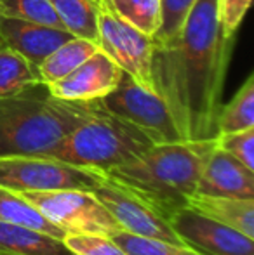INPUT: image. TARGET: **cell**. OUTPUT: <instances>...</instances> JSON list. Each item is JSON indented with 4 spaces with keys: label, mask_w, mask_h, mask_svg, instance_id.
<instances>
[{
    "label": "cell",
    "mask_w": 254,
    "mask_h": 255,
    "mask_svg": "<svg viewBox=\"0 0 254 255\" xmlns=\"http://www.w3.org/2000/svg\"><path fill=\"white\" fill-rule=\"evenodd\" d=\"M73 38L66 30L0 16V44L14 49L38 68L52 51Z\"/></svg>",
    "instance_id": "cell-13"
},
{
    "label": "cell",
    "mask_w": 254,
    "mask_h": 255,
    "mask_svg": "<svg viewBox=\"0 0 254 255\" xmlns=\"http://www.w3.org/2000/svg\"><path fill=\"white\" fill-rule=\"evenodd\" d=\"M254 127V73H249L244 84L218 113V134L239 132Z\"/></svg>",
    "instance_id": "cell-20"
},
{
    "label": "cell",
    "mask_w": 254,
    "mask_h": 255,
    "mask_svg": "<svg viewBox=\"0 0 254 255\" xmlns=\"http://www.w3.org/2000/svg\"><path fill=\"white\" fill-rule=\"evenodd\" d=\"M197 193L254 200V170L214 144L197 182Z\"/></svg>",
    "instance_id": "cell-12"
},
{
    "label": "cell",
    "mask_w": 254,
    "mask_h": 255,
    "mask_svg": "<svg viewBox=\"0 0 254 255\" xmlns=\"http://www.w3.org/2000/svg\"><path fill=\"white\" fill-rule=\"evenodd\" d=\"M173 229L185 245L206 255H254V240L190 207L176 210L169 217Z\"/></svg>",
    "instance_id": "cell-10"
},
{
    "label": "cell",
    "mask_w": 254,
    "mask_h": 255,
    "mask_svg": "<svg viewBox=\"0 0 254 255\" xmlns=\"http://www.w3.org/2000/svg\"><path fill=\"white\" fill-rule=\"evenodd\" d=\"M187 207L254 240V200L195 193Z\"/></svg>",
    "instance_id": "cell-14"
},
{
    "label": "cell",
    "mask_w": 254,
    "mask_h": 255,
    "mask_svg": "<svg viewBox=\"0 0 254 255\" xmlns=\"http://www.w3.org/2000/svg\"><path fill=\"white\" fill-rule=\"evenodd\" d=\"M216 146L254 170V127L216 135Z\"/></svg>",
    "instance_id": "cell-26"
},
{
    "label": "cell",
    "mask_w": 254,
    "mask_h": 255,
    "mask_svg": "<svg viewBox=\"0 0 254 255\" xmlns=\"http://www.w3.org/2000/svg\"><path fill=\"white\" fill-rule=\"evenodd\" d=\"M98 45L136 84L155 92L152 82L155 42L117 16L108 0H98Z\"/></svg>",
    "instance_id": "cell-7"
},
{
    "label": "cell",
    "mask_w": 254,
    "mask_h": 255,
    "mask_svg": "<svg viewBox=\"0 0 254 255\" xmlns=\"http://www.w3.org/2000/svg\"><path fill=\"white\" fill-rule=\"evenodd\" d=\"M63 242L73 255H127L112 236L66 235Z\"/></svg>",
    "instance_id": "cell-25"
},
{
    "label": "cell",
    "mask_w": 254,
    "mask_h": 255,
    "mask_svg": "<svg viewBox=\"0 0 254 255\" xmlns=\"http://www.w3.org/2000/svg\"><path fill=\"white\" fill-rule=\"evenodd\" d=\"M37 85H42L38 68L17 51L0 44V99Z\"/></svg>",
    "instance_id": "cell-17"
},
{
    "label": "cell",
    "mask_w": 254,
    "mask_h": 255,
    "mask_svg": "<svg viewBox=\"0 0 254 255\" xmlns=\"http://www.w3.org/2000/svg\"><path fill=\"white\" fill-rule=\"evenodd\" d=\"M99 101L106 111L145 130L155 142L183 141L164 99L138 85L126 73L117 87Z\"/></svg>",
    "instance_id": "cell-8"
},
{
    "label": "cell",
    "mask_w": 254,
    "mask_h": 255,
    "mask_svg": "<svg viewBox=\"0 0 254 255\" xmlns=\"http://www.w3.org/2000/svg\"><path fill=\"white\" fill-rule=\"evenodd\" d=\"M98 174L42 154L0 156V186L12 191L84 189L91 191Z\"/></svg>",
    "instance_id": "cell-6"
},
{
    "label": "cell",
    "mask_w": 254,
    "mask_h": 255,
    "mask_svg": "<svg viewBox=\"0 0 254 255\" xmlns=\"http://www.w3.org/2000/svg\"><path fill=\"white\" fill-rule=\"evenodd\" d=\"M112 238L126 250L127 255H206L188 245L166 242V240L143 238L126 231L117 233Z\"/></svg>",
    "instance_id": "cell-23"
},
{
    "label": "cell",
    "mask_w": 254,
    "mask_h": 255,
    "mask_svg": "<svg viewBox=\"0 0 254 255\" xmlns=\"http://www.w3.org/2000/svg\"><path fill=\"white\" fill-rule=\"evenodd\" d=\"M110 7L126 23L134 26L146 37L155 38L162 24L160 0H108Z\"/></svg>",
    "instance_id": "cell-21"
},
{
    "label": "cell",
    "mask_w": 254,
    "mask_h": 255,
    "mask_svg": "<svg viewBox=\"0 0 254 255\" xmlns=\"http://www.w3.org/2000/svg\"><path fill=\"white\" fill-rule=\"evenodd\" d=\"M124 71L101 49L71 73L51 85H45L49 94L63 101H99L108 96L122 78Z\"/></svg>",
    "instance_id": "cell-11"
},
{
    "label": "cell",
    "mask_w": 254,
    "mask_h": 255,
    "mask_svg": "<svg viewBox=\"0 0 254 255\" xmlns=\"http://www.w3.org/2000/svg\"><path fill=\"white\" fill-rule=\"evenodd\" d=\"M98 49L99 45L92 40H87V38H70L38 64L40 84L51 85L54 82L61 80L63 77L71 73L77 66H80L85 59H89Z\"/></svg>",
    "instance_id": "cell-16"
},
{
    "label": "cell",
    "mask_w": 254,
    "mask_h": 255,
    "mask_svg": "<svg viewBox=\"0 0 254 255\" xmlns=\"http://www.w3.org/2000/svg\"><path fill=\"white\" fill-rule=\"evenodd\" d=\"M91 193L119 222L122 231L143 236V238L166 240V242L185 245L166 215L157 212L155 208H152L136 195L129 193L127 189L113 184L101 174H98V182L91 189Z\"/></svg>",
    "instance_id": "cell-9"
},
{
    "label": "cell",
    "mask_w": 254,
    "mask_h": 255,
    "mask_svg": "<svg viewBox=\"0 0 254 255\" xmlns=\"http://www.w3.org/2000/svg\"><path fill=\"white\" fill-rule=\"evenodd\" d=\"M0 16L66 30L49 0H0Z\"/></svg>",
    "instance_id": "cell-22"
},
{
    "label": "cell",
    "mask_w": 254,
    "mask_h": 255,
    "mask_svg": "<svg viewBox=\"0 0 254 255\" xmlns=\"http://www.w3.org/2000/svg\"><path fill=\"white\" fill-rule=\"evenodd\" d=\"M253 0H218V19L227 37H235Z\"/></svg>",
    "instance_id": "cell-27"
},
{
    "label": "cell",
    "mask_w": 254,
    "mask_h": 255,
    "mask_svg": "<svg viewBox=\"0 0 254 255\" xmlns=\"http://www.w3.org/2000/svg\"><path fill=\"white\" fill-rule=\"evenodd\" d=\"M0 221L23 228L37 229L56 238H64V233L49 222L30 202L23 198L17 191L0 186Z\"/></svg>",
    "instance_id": "cell-18"
},
{
    "label": "cell",
    "mask_w": 254,
    "mask_h": 255,
    "mask_svg": "<svg viewBox=\"0 0 254 255\" xmlns=\"http://www.w3.org/2000/svg\"><path fill=\"white\" fill-rule=\"evenodd\" d=\"M64 235L113 236L122 231L103 203L84 189L17 191Z\"/></svg>",
    "instance_id": "cell-5"
},
{
    "label": "cell",
    "mask_w": 254,
    "mask_h": 255,
    "mask_svg": "<svg viewBox=\"0 0 254 255\" xmlns=\"http://www.w3.org/2000/svg\"><path fill=\"white\" fill-rule=\"evenodd\" d=\"M98 101H63L37 85L0 99V156L49 154Z\"/></svg>",
    "instance_id": "cell-3"
},
{
    "label": "cell",
    "mask_w": 254,
    "mask_h": 255,
    "mask_svg": "<svg viewBox=\"0 0 254 255\" xmlns=\"http://www.w3.org/2000/svg\"><path fill=\"white\" fill-rule=\"evenodd\" d=\"M234 42L221 30L218 0H197L180 33L153 49V89L183 141L216 139Z\"/></svg>",
    "instance_id": "cell-1"
},
{
    "label": "cell",
    "mask_w": 254,
    "mask_h": 255,
    "mask_svg": "<svg viewBox=\"0 0 254 255\" xmlns=\"http://www.w3.org/2000/svg\"><path fill=\"white\" fill-rule=\"evenodd\" d=\"M197 0H160L162 7V24L159 33L155 35V45H162L180 33L181 26L192 12Z\"/></svg>",
    "instance_id": "cell-24"
},
{
    "label": "cell",
    "mask_w": 254,
    "mask_h": 255,
    "mask_svg": "<svg viewBox=\"0 0 254 255\" xmlns=\"http://www.w3.org/2000/svg\"><path fill=\"white\" fill-rule=\"evenodd\" d=\"M66 31L98 44V0H49Z\"/></svg>",
    "instance_id": "cell-19"
},
{
    "label": "cell",
    "mask_w": 254,
    "mask_h": 255,
    "mask_svg": "<svg viewBox=\"0 0 254 255\" xmlns=\"http://www.w3.org/2000/svg\"><path fill=\"white\" fill-rule=\"evenodd\" d=\"M0 255H73L63 238L0 221Z\"/></svg>",
    "instance_id": "cell-15"
},
{
    "label": "cell",
    "mask_w": 254,
    "mask_h": 255,
    "mask_svg": "<svg viewBox=\"0 0 254 255\" xmlns=\"http://www.w3.org/2000/svg\"><path fill=\"white\" fill-rule=\"evenodd\" d=\"M216 141L157 142L129 163L98 172L167 219L187 207Z\"/></svg>",
    "instance_id": "cell-2"
},
{
    "label": "cell",
    "mask_w": 254,
    "mask_h": 255,
    "mask_svg": "<svg viewBox=\"0 0 254 255\" xmlns=\"http://www.w3.org/2000/svg\"><path fill=\"white\" fill-rule=\"evenodd\" d=\"M157 144L145 130L106 111L101 101L45 156L78 168L105 172L129 163Z\"/></svg>",
    "instance_id": "cell-4"
}]
</instances>
